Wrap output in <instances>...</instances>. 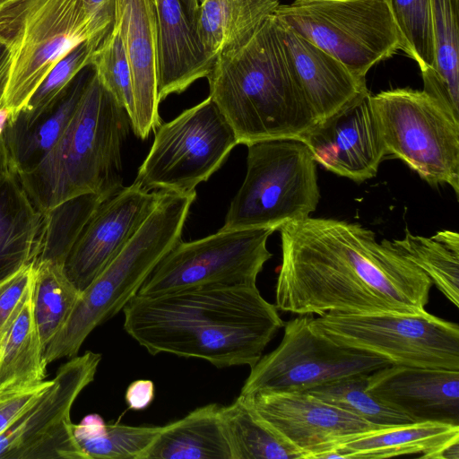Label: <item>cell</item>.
<instances>
[{
  "label": "cell",
  "mask_w": 459,
  "mask_h": 459,
  "mask_svg": "<svg viewBox=\"0 0 459 459\" xmlns=\"http://www.w3.org/2000/svg\"><path fill=\"white\" fill-rule=\"evenodd\" d=\"M2 281L0 282V285H1Z\"/></svg>",
  "instance_id": "681fc988"
},
{
  "label": "cell",
  "mask_w": 459,
  "mask_h": 459,
  "mask_svg": "<svg viewBox=\"0 0 459 459\" xmlns=\"http://www.w3.org/2000/svg\"><path fill=\"white\" fill-rule=\"evenodd\" d=\"M207 79L209 97L231 126L238 144L302 140L319 123L273 13L248 39L221 52Z\"/></svg>",
  "instance_id": "3957f363"
},
{
  "label": "cell",
  "mask_w": 459,
  "mask_h": 459,
  "mask_svg": "<svg viewBox=\"0 0 459 459\" xmlns=\"http://www.w3.org/2000/svg\"><path fill=\"white\" fill-rule=\"evenodd\" d=\"M388 1L405 43V54L418 64L421 75L433 74L435 44L431 0Z\"/></svg>",
  "instance_id": "e575fe53"
},
{
  "label": "cell",
  "mask_w": 459,
  "mask_h": 459,
  "mask_svg": "<svg viewBox=\"0 0 459 459\" xmlns=\"http://www.w3.org/2000/svg\"><path fill=\"white\" fill-rule=\"evenodd\" d=\"M154 132L151 150L134 181L146 191L195 192L238 144L234 131L210 97Z\"/></svg>",
  "instance_id": "8fae6325"
},
{
  "label": "cell",
  "mask_w": 459,
  "mask_h": 459,
  "mask_svg": "<svg viewBox=\"0 0 459 459\" xmlns=\"http://www.w3.org/2000/svg\"><path fill=\"white\" fill-rule=\"evenodd\" d=\"M91 65L103 87L126 110L132 123L134 107L131 70L123 40L115 26L93 52Z\"/></svg>",
  "instance_id": "d590c367"
},
{
  "label": "cell",
  "mask_w": 459,
  "mask_h": 459,
  "mask_svg": "<svg viewBox=\"0 0 459 459\" xmlns=\"http://www.w3.org/2000/svg\"><path fill=\"white\" fill-rule=\"evenodd\" d=\"M131 70L136 136L146 139L161 123L157 89L155 0H114V22Z\"/></svg>",
  "instance_id": "d6986e66"
},
{
  "label": "cell",
  "mask_w": 459,
  "mask_h": 459,
  "mask_svg": "<svg viewBox=\"0 0 459 459\" xmlns=\"http://www.w3.org/2000/svg\"><path fill=\"white\" fill-rule=\"evenodd\" d=\"M275 306L296 315L425 311L430 279L359 223L307 217L281 229Z\"/></svg>",
  "instance_id": "6da1fadb"
},
{
  "label": "cell",
  "mask_w": 459,
  "mask_h": 459,
  "mask_svg": "<svg viewBox=\"0 0 459 459\" xmlns=\"http://www.w3.org/2000/svg\"><path fill=\"white\" fill-rule=\"evenodd\" d=\"M123 313L125 331L150 354L201 359L216 368L253 367L284 326L256 285L135 295Z\"/></svg>",
  "instance_id": "7a4b0ae2"
},
{
  "label": "cell",
  "mask_w": 459,
  "mask_h": 459,
  "mask_svg": "<svg viewBox=\"0 0 459 459\" xmlns=\"http://www.w3.org/2000/svg\"><path fill=\"white\" fill-rule=\"evenodd\" d=\"M369 95L319 122L301 140L316 163L357 183L376 177L386 156Z\"/></svg>",
  "instance_id": "e0dca14e"
},
{
  "label": "cell",
  "mask_w": 459,
  "mask_h": 459,
  "mask_svg": "<svg viewBox=\"0 0 459 459\" xmlns=\"http://www.w3.org/2000/svg\"><path fill=\"white\" fill-rule=\"evenodd\" d=\"M368 374H356L312 388L307 393L369 423L386 427L412 422L386 406L368 390Z\"/></svg>",
  "instance_id": "d6a6232c"
},
{
  "label": "cell",
  "mask_w": 459,
  "mask_h": 459,
  "mask_svg": "<svg viewBox=\"0 0 459 459\" xmlns=\"http://www.w3.org/2000/svg\"><path fill=\"white\" fill-rule=\"evenodd\" d=\"M273 14L359 77L406 52L388 0H294Z\"/></svg>",
  "instance_id": "ba28073f"
},
{
  "label": "cell",
  "mask_w": 459,
  "mask_h": 459,
  "mask_svg": "<svg viewBox=\"0 0 459 459\" xmlns=\"http://www.w3.org/2000/svg\"><path fill=\"white\" fill-rule=\"evenodd\" d=\"M434 73L422 75L423 91L459 120V0H431Z\"/></svg>",
  "instance_id": "83f0119b"
},
{
  "label": "cell",
  "mask_w": 459,
  "mask_h": 459,
  "mask_svg": "<svg viewBox=\"0 0 459 459\" xmlns=\"http://www.w3.org/2000/svg\"><path fill=\"white\" fill-rule=\"evenodd\" d=\"M244 396L257 415L304 459H322L338 442L382 428L307 392L261 391Z\"/></svg>",
  "instance_id": "9a60e30c"
},
{
  "label": "cell",
  "mask_w": 459,
  "mask_h": 459,
  "mask_svg": "<svg viewBox=\"0 0 459 459\" xmlns=\"http://www.w3.org/2000/svg\"><path fill=\"white\" fill-rule=\"evenodd\" d=\"M391 244L459 307V234L456 231L444 230L432 237H422L406 230L403 238L394 239Z\"/></svg>",
  "instance_id": "f546056e"
},
{
  "label": "cell",
  "mask_w": 459,
  "mask_h": 459,
  "mask_svg": "<svg viewBox=\"0 0 459 459\" xmlns=\"http://www.w3.org/2000/svg\"><path fill=\"white\" fill-rule=\"evenodd\" d=\"M386 155L402 160L430 185L459 195V121L423 90L395 88L369 95Z\"/></svg>",
  "instance_id": "30bf717a"
},
{
  "label": "cell",
  "mask_w": 459,
  "mask_h": 459,
  "mask_svg": "<svg viewBox=\"0 0 459 459\" xmlns=\"http://www.w3.org/2000/svg\"><path fill=\"white\" fill-rule=\"evenodd\" d=\"M11 118V111L5 108H0V138L4 135L6 126Z\"/></svg>",
  "instance_id": "bcb514c9"
},
{
  "label": "cell",
  "mask_w": 459,
  "mask_h": 459,
  "mask_svg": "<svg viewBox=\"0 0 459 459\" xmlns=\"http://www.w3.org/2000/svg\"><path fill=\"white\" fill-rule=\"evenodd\" d=\"M103 200L99 195L85 194L44 213L43 235L34 263L47 260L64 264L84 225Z\"/></svg>",
  "instance_id": "1f68e13d"
},
{
  "label": "cell",
  "mask_w": 459,
  "mask_h": 459,
  "mask_svg": "<svg viewBox=\"0 0 459 459\" xmlns=\"http://www.w3.org/2000/svg\"><path fill=\"white\" fill-rule=\"evenodd\" d=\"M274 18L297 78L319 122L370 93L366 78L354 74L335 57Z\"/></svg>",
  "instance_id": "ffe728a7"
},
{
  "label": "cell",
  "mask_w": 459,
  "mask_h": 459,
  "mask_svg": "<svg viewBox=\"0 0 459 459\" xmlns=\"http://www.w3.org/2000/svg\"><path fill=\"white\" fill-rule=\"evenodd\" d=\"M459 438V426L424 421L386 426L338 442L323 458H388L417 455L430 459L447 443Z\"/></svg>",
  "instance_id": "603a6c76"
},
{
  "label": "cell",
  "mask_w": 459,
  "mask_h": 459,
  "mask_svg": "<svg viewBox=\"0 0 459 459\" xmlns=\"http://www.w3.org/2000/svg\"><path fill=\"white\" fill-rule=\"evenodd\" d=\"M221 408L209 403L162 426L140 459H232Z\"/></svg>",
  "instance_id": "d4e9b609"
},
{
  "label": "cell",
  "mask_w": 459,
  "mask_h": 459,
  "mask_svg": "<svg viewBox=\"0 0 459 459\" xmlns=\"http://www.w3.org/2000/svg\"><path fill=\"white\" fill-rule=\"evenodd\" d=\"M430 459H459V438L443 446Z\"/></svg>",
  "instance_id": "7bdbcfd3"
},
{
  "label": "cell",
  "mask_w": 459,
  "mask_h": 459,
  "mask_svg": "<svg viewBox=\"0 0 459 459\" xmlns=\"http://www.w3.org/2000/svg\"><path fill=\"white\" fill-rule=\"evenodd\" d=\"M13 60V48L10 40L0 32V108L8 83Z\"/></svg>",
  "instance_id": "b9f144b4"
},
{
  "label": "cell",
  "mask_w": 459,
  "mask_h": 459,
  "mask_svg": "<svg viewBox=\"0 0 459 459\" xmlns=\"http://www.w3.org/2000/svg\"><path fill=\"white\" fill-rule=\"evenodd\" d=\"M154 394V384L152 380L138 379L128 385L125 399L129 409L142 411L152 403Z\"/></svg>",
  "instance_id": "60d3db41"
},
{
  "label": "cell",
  "mask_w": 459,
  "mask_h": 459,
  "mask_svg": "<svg viewBox=\"0 0 459 459\" xmlns=\"http://www.w3.org/2000/svg\"><path fill=\"white\" fill-rule=\"evenodd\" d=\"M130 126L128 113L94 72L58 141L33 169L18 175L35 207L46 213L78 195L107 199L119 192Z\"/></svg>",
  "instance_id": "277c9868"
},
{
  "label": "cell",
  "mask_w": 459,
  "mask_h": 459,
  "mask_svg": "<svg viewBox=\"0 0 459 459\" xmlns=\"http://www.w3.org/2000/svg\"><path fill=\"white\" fill-rule=\"evenodd\" d=\"M33 263L6 278L0 285V342L19 315L32 289Z\"/></svg>",
  "instance_id": "74e56055"
},
{
  "label": "cell",
  "mask_w": 459,
  "mask_h": 459,
  "mask_svg": "<svg viewBox=\"0 0 459 459\" xmlns=\"http://www.w3.org/2000/svg\"><path fill=\"white\" fill-rule=\"evenodd\" d=\"M367 390L412 422L459 426V371L387 365L368 374Z\"/></svg>",
  "instance_id": "ac0fdd59"
},
{
  "label": "cell",
  "mask_w": 459,
  "mask_h": 459,
  "mask_svg": "<svg viewBox=\"0 0 459 459\" xmlns=\"http://www.w3.org/2000/svg\"><path fill=\"white\" fill-rule=\"evenodd\" d=\"M80 293L63 264L47 260L33 264L32 309L44 350L67 321Z\"/></svg>",
  "instance_id": "4dcf8cb0"
},
{
  "label": "cell",
  "mask_w": 459,
  "mask_h": 459,
  "mask_svg": "<svg viewBox=\"0 0 459 459\" xmlns=\"http://www.w3.org/2000/svg\"><path fill=\"white\" fill-rule=\"evenodd\" d=\"M101 354L86 351L56 370L51 385L0 433V459H88L74 434L71 410L95 378Z\"/></svg>",
  "instance_id": "5bb4252c"
},
{
  "label": "cell",
  "mask_w": 459,
  "mask_h": 459,
  "mask_svg": "<svg viewBox=\"0 0 459 459\" xmlns=\"http://www.w3.org/2000/svg\"><path fill=\"white\" fill-rule=\"evenodd\" d=\"M4 1H5V0H0V4H1L2 2H4Z\"/></svg>",
  "instance_id": "c3c4849f"
},
{
  "label": "cell",
  "mask_w": 459,
  "mask_h": 459,
  "mask_svg": "<svg viewBox=\"0 0 459 459\" xmlns=\"http://www.w3.org/2000/svg\"><path fill=\"white\" fill-rule=\"evenodd\" d=\"M221 416L232 459H304L257 415L244 395L221 405Z\"/></svg>",
  "instance_id": "f1b7e54d"
},
{
  "label": "cell",
  "mask_w": 459,
  "mask_h": 459,
  "mask_svg": "<svg viewBox=\"0 0 459 459\" xmlns=\"http://www.w3.org/2000/svg\"><path fill=\"white\" fill-rule=\"evenodd\" d=\"M47 365L33 316L31 289L0 342V394H14L42 383Z\"/></svg>",
  "instance_id": "4316f807"
},
{
  "label": "cell",
  "mask_w": 459,
  "mask_h": 459,
  "mask_svg": "<svg viewBox=\"0 0 459 459\" xmlns=\"http://www.w3.org/2000/svg\"><path fill=\"white\" fill-rule=\"evenodd\" d=\"M196 192H164L117 255L82 291L62 329L44 350L47 364L78 354L89 334L137 295L159 262L179 242Z\"/></svg>",
  "instance_id": "5b68a950"
},
{
  "label": "cell",
  "mask_w": 459,
  "mask_h": 459,
  "mask_svg": "<svg viewBox=\"0 0 459 459\" xmlns=\"http://www.w3.org/2000/svg\"><path fill=\"white\" fill-rule=\"evenodd\" d=\"M52 380L9 395L0 403V433L21 417L51 385Z\"/></svg>",
  "instance_id": "f35d334b"
},
{
  "label": "cell",
  "mask_w": 459,
  "mask_h": 459,
  "mask_svg": "<svg viewBox=\"0 0 459 459\" xmlns=\"http://www.w3.org/2000/svg\"><path fill=\"white\" fill-rule=\"evenodd\" d=\"M202 0H181L187 16L195 28V19Z\"/></svg>",
  "instance_id": "f6af8a7d"
},
{
  "label": "cell",
  "mask_w": 459,
  "mask_h": 459,
  "mask_svg": "<svg viewBox=\"0 0 459 459\" xmlns=\"http://www.w3.org/2000/svg\"><path fill=\"white\" fill-rule=\"evenodd\" d=\"M280 4L279 0H202L195 31L206 56L214 61L248 39Z\"/></svg>",
  "instance_id": "484cf974"
},
{
  "label": "cell",
  "mask_w": 459,
  "mask_h": 459,
  "mask_svg": "<svg viewBox=\"0 0 459 459\" xmlns=\"http://www.w3.org/2000/svg\"><path fill=\"white\" fill-rule=\"evenodd\" d=\"M310 326L335 343L390 365L459 371V326L426 310L418 314L326 313Z\"/></svg>",
  "instance_id": "9c48e42d"
},
{
  "label": "cell",
  "mask_w": 459,
  "mask_h": 459,
  "mask_svg": "<svg viewBox=\"0 0 459 459\" xmlns=\"http://www.w3.org/2000/svg\"><path fill=\"white\" fill-rule=\"evenodd\" d=\"M95 35L103 39L114 22V0H83Z\"/></svg>",
  "instance_id": "ab89813d"
},
{
  "label": "cell",
  "mask_w": 459,
  "mask_h": 459,
  "mask_svg": "<svg viewBox=\"0 0 459 459\" xmlns=\"http://www.w3.org/2000/svg\"><path fill=\"white\" fill-rule=\"evenodd\" d=\"M13 169L4 135L0 138V174Z\"/></svg>",
  "instance_id": "ee69618b"
},
{
  "label": "cell",
  "mask_w": 459,
  "mask_h": 459,
  "mask_svg": "<svg viewBox=\"0 0 459 459\" xmlns=\"http://www.w3.org/2000/svg\"><path fill=\"white\" fill-rule=\"evenodd\" d=\"M160 429V426L107 424L103 433L78 444L88 459H140Z\"/></svg>",
  "instance_id": "8d00e7d4"
},
{
  "label": "cell",
  "mask_w": 459,
  "mask_h": 459,
  "mask_svg": "<svg viewBox=\"0 0 459 459\" xmlns=\"http://www.w3.org/2000/svg\"><path fill=\"white\" fill-rule=\"evenodd\" d=\"M163 191L132 184L103 200L64 261V271L82 291L117 255L159 204Z\"/></svg>",
  "instance_id": "2e32d148"
},
{
  "label": "cell",
  "mask_w": 459,
  "mask_h": 459,
  "mask_svg": "<svg viewBox=\"0 0 459 459\" xmlns=\"http://www.w3.org/2000/svg\"><path fill=\"white\" fill-rule=\"evenodd\" d=\"M0 32L13 48L3 108L12 121L53 67L74 48L98 38L83 0H5Z\"/></svg>",
  "instance_id": "52a82bcc"
},
{
  "label": "cell",
  "mask_w": 459,
  "mask_h": 459,
  "mask_svg": "<svg viewBox=\"0 0 459 459\" xmlns=\"http://www.w3.org/2000/svg\"><path fill=\"white\" fill-rule=\"evenodd\" d=\"M273 229L220 230L190 242L179 241L155 266L137 295L154 296L209 286H255Z\"/></svg>",
  "instance_id": "7c38bea8"
},
{
  "label": "cell",
  "mask_w": 459,
  "mask_h": 459,
  "mask_svg": "<svg viewBox=\"0 0 459 459\" xmlns=\"http://www.w3.org/2000/svg\"><path fill=\"white\" fill-rule=\"evenodd\" d=\"M100 41L87 39L67 53L48 73L26 105L9 123L26 126L48 109L76 75L91 65L92 54Z\"/></svg>",
  "instance_id": "836d02e7"
},
{
  "label": "cell",
  "mask_w": 459,
  "mask_h": 459,
  "mask_svg": "<svg viewBox=\"0 0 459 459\" xmlns=\"http://www.w3.org/2000/svg\"><path fill=\"white\" fill-rule=\"evenodd\" d=\"M45 215L30 201L18 175L0 174V282L34 263Z\"/></svg>",
  "instance_id": "7402d4cb"
},
{
  "label": "cell",
  "mask_w": 459,
  "mask_h": 459,
  "mask_svg": "<svg viewBox=\"0 0 459 459\" xmlns=\"http://www.w3.org/2000/svg\"><path fill=\"white\" fill-rule=\"evenodd\" d=\"M319 198L316 162L301 140L257 142L247 145L246 177L221 230H278L309 217Z\"/></svg>",
  "instance_id": "8992f818"
},
{
  "label": "cell",
  "mask_w": 459,
  "mask_h": 459,
  "mask_svg": "<svg viewBox=\"0 0 459 459\" xmlns=\"http://www.w3.org/2000/svg\"><path fill=\"white\" fill-rule=\"evenodd\" d=\"M93 73L91 65L82 70L56 100L30 124L8 123L4 137L17 175L33 169L58 141Z\"/></svg>",
  "instance_id": "cb8c5ba5"
},
{
  "label": "cell",
  "mask_w": 459,
  "mask_h": 459,
  "mask_svg": "<svg viewBox=\"0 0 459 459\" xmlns=\"http://www.w3.org/2000/svg\"><path fill=\"white\" fill-rule=\"evenodd\" d=\"M11 395H12V394H11ZM8 396H9V395H4V394H0V403H1L4 399H5L6 397H8Z\"/></svg>",
  "instance_id": "7dc6e473"
},
{
  "label": "cell",
  "mask_w": 459,
  "mask_h": 459,
  "mask_svg": "<svg viewBox=\"0 0 459 459\" xmlns=\"http://www.w3.org/2000/svg\"><path fill=\"white\" fill-rule=\"evenodd\" d=\"M313 315H299L284 324L281 342L250 368L240 394L261 391L307 392L328 382L370 374L390 365L360 351L342 347L310 326Z\"/></svg>",
  "instance_id": "4fadbf2b"
},
{
  "label": "cell",
  "mask_w": 459,
  "mask_h": 459,
  "mask_svg": "<svg viewBox=\"0 0 459 459\" xmlns=\"http://www.w3.org/2000/svg\"><path fill=\"white\" fill-rule=\"evenodd\" d=\"M157 89L160 102L209 75L213 60L204 53L181 0H155Z\"/></svg>",
  "instance_id": "44dd1931"
}]
</instances>
